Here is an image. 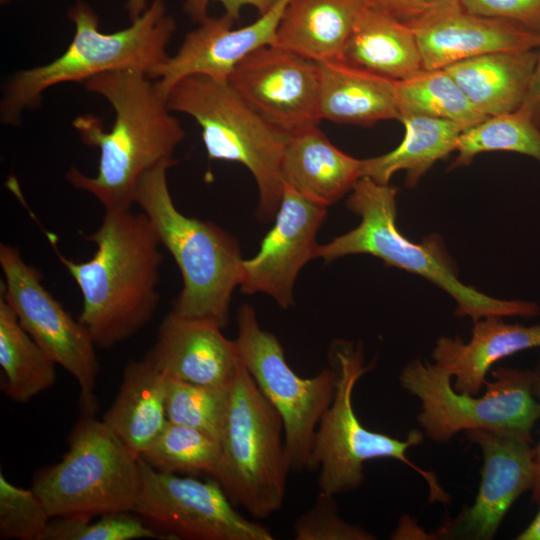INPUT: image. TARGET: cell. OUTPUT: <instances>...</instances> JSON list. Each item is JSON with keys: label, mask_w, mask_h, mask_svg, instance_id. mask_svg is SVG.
<instances>
[{"label": "cell", "mask_w": 540, "mask_h": 540, "mask_svg": "<svg viewBox=\"0 0 540 540\" xmlns=\"http://www.w3.org/2000/svg\"><path fill=\"white\" fill-rule=\"evenodd\" d=\"M82 84L105 98L115 117L108 131L95 115L74 119L72 125L82 142L98 148L100 156L94 176L72 167L66 178L73 187L97 199L105 211L132 209L142 176L162 162L175 160L173 155L185 130L172 115L167 98L144 71H108Z\"/></svg>", "instance_id": "obj_1"}, {"label": "cell", "mask_w": 540, "mask_h": 540, "mask_svg": "<svg viewBox=\"0 0 540 540\" xmlns=\"http://www.w3.org/2000/svg\"><path fill=\"white\" fill-rule=\"evenodd\" d=\"M56 256L82 295L79 321L103 349L130 338L151 321L159 304L163 255L147 216L128 210L105 211L98 229L85 236L96 245L91 259L77 262L56 247Z\"/></svg>", "instance_id": "obj_2"}, {"label": "cell", "mask_w": 540, "mask_h": 540, "mask_svg": "<svg viewBox=\"0 0 540 540\" xmlns=\"http://www.w3.org/2000/svg\"><path fill=\"white\" fill-rule=\"evenodd\" d=\"M75 33L68 48L51 62L20 70L8 82L0 104L1 122L18 124L26 109L37 108L48 88L83 83L98 74L138 69L147 75L167 58L175 31L163 0H153L131 25L113 33L99 30V18L84 1L68 11Z\"/></svg>", "instance_id": "obj_3"}, {"label": "cell", "mask_w": 540, "mask_h": 540, "mask_svg": "<svg viewBox=\"0 0 540 540\" xmlns=\"http://www.w3.org/2000/svg\"><path fill=\"white\" fill-rule=\"evenodd\" d=\"M347 207L361 218L360 224L318 245L315 258L326 262L353 254L380 258L388 265L422 276L447 292L457 304L455 314L469 316L474 322L487 316L540 314V308L533 302L493 298L462 283L438 237H428L419 244L405 237L396 225L395 187L363 176L351 190Z\"/></svg>", "instance_id": "obj_4"}, {"label": "cell", "mask_w": 540, "mask_h": 540, "mask_svg": "<svg viewBox=\"0 0 540 540\" xmlns=\"http://www.w3.org/2000/svg\"><path fill=\"white\" fill-rule=\"evenodd\" d=\"M176 162H162L142 176L136 204L180 270L183 287L172 311L211 318L225 327L232 293L242 275L240 248L237 240L216 224L188 217L177 209L167 182V171Z\"/></svg>", "instance_id": "obj_5"}, {"label": "cell", "mask_w": 540, "mask_h": 540, "mask_svg": "<svg viewBox=\"0 0 540 540\" xmlns=\"http://www.w3.org/2000/svg\"><path fill=\"white\" fill-rule=\"evenodd\" d=\"M330 367L335 374L332 401L323 413L313 440L308 470H318L319 492L339 495L358 489L364 480L368 460L389 458L408 465L429 486V501L447 503L435 473L426 471L406 455L407 450L423 441L424 433L412 430L405 440L367 429L353 407V391L358 380L373 368L365 364L361 344L339 341L332 345Z\"/></svg>", "instance_id": "obj_6"}, {"label": "cell", "mask_w": 540, "mask_h": 540, "mask_svg": "<svg viewBox=\"0 0 540 540\" xmlns=\"http://www.w3.org/2000/svg\"><path fill=\"white\" fill-rule=\"evenodd\" d=\"M167 103L172 112L189 115L199 124L209 159L237 162L250 171L259 192V218L276 216L289 135L265 120L227 81L185 77L170 90Z\"/></svg>", "instance_id": "obj_7"}, {"label": "cell", "mask_w": 540, "mask_h": 540, "mask_svg": "<svg viewBox=\"0 0 540 540\" xmlns=\"http://www.w3.org/2000/svg\"><path fill=\"white\" fill-rule=\"evenodd\" d=\"M219 443L214 479L231 503L256 519L278 512L290 472L283 422L242 361L230 385Z\"/></svg>", "instance_id": "obj_8"}, {"label": "cell", "mask_w": 540, "mask_h": 540, "mask_svg": "<svg viewBox=\"0 0 540 540\" xmlns=\"http://www.w3.org/2000/svg\"><path fill=\"white\" fill-rule=\"evenodd\" d=\"M62 459L37 471L31 488L52 518H94L133 511L140 486L139 458L94 414L83 413Z\"/></svg>", "instance_id": "obj_9"}, {"label": "cell", "mask_w": 540, "mask_h": 540, "mask_svg": "<svg viewBox=\"0 0 540 540\" xmlns=\"http://www.w3.org/2000/svg\"><path fill=\"white\" fill-rule=\"evenodd\" d=\"M482 396L454 390L451 376L434 363L415 359L401 371L402 388L417 397V421L433 442L446 443L459 432L485 430L531 441L540 418L533 393V374L499 367L491 372Z\"/></svg>", "instance_id": "obj_10"}, {"label": "cell", "mask_w": 540, "mask_h": 540, "mask_svg": "<svg viewBox=\"0 0 540 540\" xmlns=\"http://www.w3.org/2000/svg\"><path fill=\"white\" fill-rule=\"evenodd\" d=\"M235 340L240 359L255 383L281 416L290 471L307 468L318 423L334 393L331 367L311 378H302L288 365L277 337L262 329L255 310L242 305Z\"/></svg>", "instance_id": "obj_11"}, {"label": "cell", "mask_w": 540, "mask_h": 540, "mask_svg": "<svg viewBox=\"0 0 540 540\" xmlns=\"http://www.w3.org/2000/svg\"><path fill=\"white\" fill-rule=\"evenodd\" d=\"M133 511L162 539L272 540L263 525L238 513L216 481L158 471L139 458Z\"/></svg>", "instance_id": "obj_12"}, {"label": "cell", "mask_w": 540, "mask_h": 540, "mask_svg": "<svg viewBox=\"0 0 540 540\" xmlns=\"http://www.w3.org/2000/svg\"><path fill=\"white\" fill-rule=\"evenodd\" d=\"M0 266L1 296L29 335L77 381L83 413L94 414L99 364L89 331L44 287L42 275L18 248L2 243Z\"/></svg>", "instance_id": "obj_13"}, {"label": "cell", "mask_w": 540, "mask_h": 540, "mask_svg": "<svg viewBox=\"0 0 540 540\" xmlns=\"http://www.w3.org/2000/svg\"><path fill=\"white\" fill-rule=\"evenodd\" d=\"M227 82L265 120L290 135L321 120L318 63L275 45L243 59Z\"/></svg>", "instance_id": "obj_14"}, {"label": "cell", "mask_w": 540, "mask_h": 540, "mask_svg": "<svg viewBox=\"0 0 540 540\" xmlns=\"http://www.w3.org/2000/svg\"><path fill=\"white\" fill-rule=\"evenodd\" d=\"M326 213V206L284 185L274 226L258 253L243 260L241 291L267 294L283 309L292 306L295 280L301 268L315 258L316 235Z\"/></svg>", "instance_id": "obj_15"}, {"label": "cell", "mask_w": 540, "mask_h": 540, "mask_svg": "<svg viewBox=\"0 0 540 540\" xmlns=\"http://www.w3.org/2000/svg\"><path fill=\"white\" fill-rule=\"evenodd\" d=\"M482 450L481 483L472 506L441 527L452 539L490 540L503 518L526 490L532 489L536 464L530 441L485 430L465 432Z\"/></svg>", "instance_id": "obj_16"}, {"label": "cell", "mask_w": 540, "mask_h": 540, "mask_svg": "<svg viewBox=\"0 0 540 540\" xmlns=\"http://www.w3.org/2000/svg\"><path fill=\"white\" fill-rule=\"evenodd\" d=\"M290 0H277L257 20L241 28H233L235 19L224 13L206 17L190 31L173 56L148 75L166 98L183 78L204 75L227 81L235 67L254 51L275 45L277 28Z\"/></svg>", "instance_id": "obj_17"}, {"label": "cell", "mask_w": 540, "mask_h": 540, "mask_svg": "<svg viewBox=\"0 0 540 540\" xmlns=\"http://www.w3.org/2000/svg\"><path fill=\"white\" fill-rule=\"evenodd\" d=\"M405 24L416 37L424 69L540 44V33L515 21L471 13L460 0H441Z\"/></svg>", "instance_id": "obj_18"}, {"label": "cell", "mask_w": 540, "mask_h": 540, "mask_svg": "<svg viewBox=\"0 0 540 540\" xmlns=\"http://www.w3.org/2000/svg\"><path fill=\"white\" fill-rule=\"evenodd\" d=\"M211 318L170 311L144 357L166 377L209 386H229L241 362L235 341Z\"/></svg>", "instance_id": "obj_19"}, {"label": "cell", "mask_w": 540, "mask_h": 540, "mask_svg": "<svg viewBox=\"0 0 540 540\" xmlns=\"http://www.w3.org/2000/svg\"><path fill=\"white\" fill-rule=\"evenodd\" d=\"M531 348H540V324H509L502 317L487 316L474 322L468 342L458 336L441 337L431 355L433 363L454 378L455 391L477 396L494 363Z\"/></svg>", "instance_id": "obj_20"}, {"label": "cell", "mask_w": 540, "mask_h": 540, "mask_svg": "<svg viewBox=\"0 0 540 540\" xmlns=\"http://www.w3.org/2000/svg\"><path fill=\"white\" fill-rule=\"evenodd\" d=\"M281 174L284 185L327 207L362 177V159L338 149L318 125H312L288 136Z\"/></svg>", "instance_id": "obj_21"}, {"label": "cell", "mask_w": 540, "mask_h": 540, "mask_svg": "<svg viewBox=\"0 0 540 540\" xmlns=\"http://www.w3.org/2000/svg\"><path fill=\"white\" fill-rule=\"evenodd\" d=\"M368 0H290L275 46L315 62L342 61L345 45Z\"/></svg>", "instance_id": "obj_22"}, {"label": "cell", "mask_w": 540, "mask_h": 540, "mask_svg": "<svg viewBox=\"0 0 540 540\" xmlns=\"http://www.w3.org/2000/svg\"><path fill=\"white\" fill-rule=\"evenodd\" d=\"M537 49L491 52L445 67L472 105L485 117L516 111L530 89Z\"/></svg>", "instance_id": "obj_23"}, {"label": "cell", "mask_w": 540, "mask_h": 540, "mask_svg": "<svg viewBox=\"0 0 540 540\" xmlns=\"http://www.w3.org/2000/svg\"><path fill=\"white\" fill-rule=\"evenodd\" d=\"M317 63L321 119L362 126L399 119L397 81L344 61Z\"/></svg>", "instance_id": "obj_24"}, {"label": "cell", "mask_w": 540, "mask_h": 540, "mask_svg": "<svg viewBox=\"0 0 540 540\" xmlns=\"http://www.w3.org/2000/svg\"><path fill=\"white\" fill-rule=\"evenodd\" d=\"M167 377L148 360L129 361L103 421L139 458L168 422Z\"/></svg>", "instance_id": "obj_25"}, {"label": "cell", "mask_w": 540, "mask_h": 540, "mask_svg": "<svg viewBox=\"0 0 540 540\" xmlns=\"http://www.w3.org/2000/svg\"><path fill=\"white\" fill-rule=\"evenodd\" d=\"M342 61L395 81L423 68L411 28L372 6L359 17L345 45Z\"/></svg>", "instance_id": "obj_26"}, {"label": "cell", "mask_w": 540, "mask_h": 540, "mask_svg": "<svg viewBox=\"0 0 540 540\" xmlns=\"http://www.w3.org/2000/svg\"><path fill=\"white\" fill-rule=\"evenodd\" d=\"M399 121L405 130L401 143L388 153L362 159V177L389 184L396 172L405 171L406 185L414 187L436 161L455 151L465 129L457 123L426 116H404Z\"/></svg>", "instance_id": "obj_27"}, {"label": "cell", "mask_w": 540, "mask_h": 540, "mask_svg": "<svg viewBox=\"0 0 540 540\" xmlns=\"http://www.w3.org/2000/svg\"><path fill=\"white\" fill-rule=\"evenodd\" d=\"M56 365L0 295L1 391L13 402H28L55 384Z\"/></svg>", "instance_id": "obj_28"}, {"label": "cell", "mask_w": 540, "mask_h": 540, "mask_svg": "<svg viewBox=\"0 0 540 540\" xmlns=\"http://www.w3.org/2000/svg\"><path fill=\"white\" fill-rule=\"evenodd\" d=\"M397 104L399 119L426 116L448 120L467 129L487 118L472 105L444 68H422L397 81Z\"/></svg>", "instance_id": "obj_29"}, {"label": "cell", "mask_w": 540, "mask_h": 540, "mask_svg": "<svg viewBox=\"0 0 540 540\" xmlns=\"http://www.w3.org/2000/svg\"><path fill=\"white\" fill-rule=\"evenodd\" d=\"M457 158L452 167L466 166L483 152L508 151L534 158L540 163V126L521 107L465 129L459 136Z\"/></svg>", "instance_id": "obj_30"}, {"label": "cell", "mask_w": 540, "mask_h": 540, "mask_svg": "<svg viewBox=\"0 0 540 540\" xmlns=\"http://www.w3.org/2000/svg\"><path fill=\"white\" fill-rule=\"evenodd\" d=\"M220 455V443L215 437L196 428L167 422L139 458L161 472L215 477Z\"/></svg>", "instance_id": "obj_31"}, {"label": "cell", "mask_w": 540, "mask_h": 540, "mask_svg": "<svg viewBox=\"0 0 540 540\" xmlns=\"http://www.w3.org/2000/svg\"><path fill=\"white\" fill-rule=\"evenodd\" d=\"M230 385H201L167 377L168 422L202 430L219 440L227 411Z\"/></svg>", "instance_id": "obj_32"}, {"label": "cell", "mask_w": 540, "mask_h": 540, "mask_svg": "<svg viewBox=\"0 0 540 540\" xmlns=\"http://www.w3.org/2000/svg\"><path fill=\"white\" fill-rule=\"evenodd\" d=\"M91 519L84 516L52 518L43 540L162 539L131 511L104 514L96 521Z\"/></svg>", "instance_id": "obj_33"}, {"label": "cell", "mask_w": 540, "mask_h": 540, "mask_svg": "<svg viewBox=\"0 0 540 540\" xmlns=\"http://www.w3.org/2000/svg\"><path fill=\"white\" fill-rule=\"evenodd\" d=\"M52 517L32 488L9 482L0 473V538L43 540Z\"/></svg>", "instance_id": "obj_34"}, {"label": "cell", "mask_w": 540, "mask_h": 540, "mask_svg": "<svg viewBox=\"0 0 540 540\" xmlns=\"http://www.w3.org/2000/svg\"><path fill=\"white\" fill-rule=\"evenodd\" d=\"M295 540H374L364 528L346 522L333 495L318 493L314 504L294 522Z\"/></svg>", "instance_id": "obj_35"}, {"label": "cell", "mask_w": 540, "mask_h": 540, "mask_svg": "<svg viewBox=\"0 0 540 540\" xmlns=\"http://www.w3.org/2000/svg\"><path fill=\"white\" fill-rule=\"evenodd\" d=\"M471 13L518 22L540 33V0H460Z\"/></svg>", "instance_id": "obj_36"}, {"label": "cell", "mask_w": 540, "mask_h": 540, "mask_svg": "<svg viewBox=\"0 0 540 540\" xmlns=\"http://www.w3.org/2000/svg\"><path fill=\"white\" fill-rule=\"evenodd\" d=\"M185 12L197 24L208 17L209 4L218 2L224 7L225 13L235 20L239 18L243 7L251 6L259 14L267 12L277 0H182Z\"/></svg>", "instance_id": "obj_37"}, {"label": "cell", "mask_w": 540, "mask_h": 540, "mask_svg": "<svg viewBox=\"0 0 540 540\" xmlns=\"http://www.w3.org/2000/svg\"><path fill=\"white\" fill-rule=\"evenodd\" d=\"M370 6L404 22L412 20L441 0H368Z\"/></svg>", "instance_id": "obj_38"}, {"label": "cell", "mask_w": 540, "mask_h": 540, "mask_svg": "<svg viewBox=\"0 0 540 540\" xmlns=\"http://www.w3.org/2000/svg\"><path fill=\"white\" fill-rule=\"evenodd\" d=\"M537 51L538 60L536 70L530 89L521 108L528 112L537 125L540 126V44Z\"/></svg>", "instance_id": "obj_39"}, {"label": "cell", "mask_w": 540, "mask_h": 540, "mask_svg": "<svg viewBox=\"0 0 540 540\" xmlns=\"http://www.w3.org/2000/svg\"><path fill=\"white\" fill-rule=\"evenodd\" d=\"M533 393L540 397V369L537 373L533 374ZM535 464H536V476L535 482L532 487V494L536 500H540V442L537 448L534 450Z\"/></svg>", "instance_id": "obj_40"}, {"label": "cell", "mask_w": 540, "mask_h": 540, "mask_svg": "<svg viewBox=\"0 0 540 540\" xmlns=\"http://www.w3.org/2000/svg\"><path fill=\"white\" fill-rule=\"evenodd\" d=\"M518 540H540V508L532 522L518 535Z\"/></svg>", "instance_id": "obj_41"}, {"label": "cell", "mask_w": 540, "mask_h": 540, "mask_svg": "<svg viewBox=\"0 0 540 540\" xmlns=\"http://www.w3.org/2000/svg\"><path fill=\"white\" fill-rule=\"evenodd\" d=\"M149 4V0H127L125 8L131 22L143 14Z\"/></svg>", "instance_id": "obj_42"}, {"label": "cell", "mask_w": 540, "mask_h": 540, "mask_svg": "<svg viewBox=\"0 0 540 540\" xmlns=\"http://www.w3.org/2000/svg\"><path fill=\"white\" fill-rule=\"evenodd\" d=\"M0 1H1V3H6V2H8L10 0H0Z\"/></svg>", "instance_id": "obj_43"}]
</instances>
